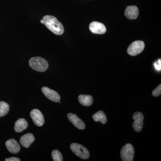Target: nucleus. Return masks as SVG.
<instances>
[{
	"label": "nucleus",
	"instance_id": "nucleus-1",
	"mask_svg": "<svg viewBox=\"0 0 161 161\" xmlns=\"http://www.w3.org/2000/svg\"><path fill=\"white\" fill-rule=\"evenodd\" d=\"M40 22L42 24H44L49 30L55 34L61 35L63 34L64 32L63 25L54 16H44Z\"/></svg>",
	"mask_w": 161,
	"mask_h": 161
},
{
	"label": "nucleus",
	"instance_id": "nucleus-2",
	"mask_svg": "<svg viewBox=\"0 0 161 161\" xmlns=\"http://www.w3.org/2000/svg\"><path fill=\"white\" fill-rule=\"evenodd\" d=\"M30 66L38 72H45L48 67V64L45 59L40 57L31 58L29 60Z\"/></svg>",
	"mask_w": 161,
	"mask_h": 161
},
{
	"label": "nucleus",
	"instance_id": "nucleus-3",
	"mask_svg": "<svg viewBox=\"0 0 161 161\" xmlns=\"http://www.w3.org/2000/svg\"><path fill=\"white\" fill-rule=\"evenodd\" d=\"M72 152L82 159L89 158L90 153L86 147L78 143H72L70 146Z\"/></svg>",
	"mask_w": 161,
	"mask_h": 161
},
{
	"label": "nucleus",
	"instance_id": "nucleus-4",
	"mask_svg": "<svg viewBox=\"0 0 161 161\" xmlns=\"http://www.w3.org/2000/svg\"><path fill=\"white\" fill-rule=\"evenodd\" d=\"M135 150L131 144H126L122 148L120 156L123 161H132L134 158Z\"/></svg>",
	"mask_w": 161,
	"mask_h": 161
},
{
	"label": "nucleus",
	"instance_id": "nucleus-5",
	"mask_svg": "<svg viewBox=\"0 0 161 161\" xmlns=\"http://www.w3.org/2000/svg\"><path fill=\"white\" fill-rule=\"evenodd\" d=\"M145 46L143 41L136 40L130 44L127 49V52L130 56H136L143 51Z\"/></svg>",
	"mask_w": 161,
	"mask_h": 161
},
{
	"label": "nucleus",
	"instance_id": "nucleus-6",
	"mask_svg": "<svg viewBox=\"0 0 161 161\" xmlns=\"http://www.w3.org/2000/svg\"><path fill=\"white\" fill-rule=\"evenodd\" d=\"M134 122L132 124L133 130L136 132H140L143 126L144 115L141 112H136L132 115Z\"/></svg>",
	"mask_w": 161,
	"mask_h": 161
},
{
	"label": "nucleus",
	"instance_id": "nucleus-7",
	"mask_svg": "<svg viewBox=\"0 0 161 161\" xmlns=\"http://www.w3.org/2000/svg\"><path fill=\"white\" fill-rule=\"evenodd\" d=\"M30 116L34 123L38 127L43 126L44 123V119L43 114L40 110L34 109L32 110L30 113Z\"/></svg>",
	"mask_w": 161,
	"mask_h": 161
},
{
	"label": "nucleus",
	"instance_id": "nucleus-8",
	"mask_svg": "<svg viewBox=\"0 0 161 161\" xmlns=\"http://www.w3.org/2000/svg\"><path fill=\"white\" fill-rule=\"evenodd\" d=\"M42 92L47 98L52 101L57 103L60 101V95L56 91L50 89L47 87L44 86L42 88Z\"/></svg>",
	"mask_w": 161,
	"mask_h": 161
},
{
	"label": "nucleus",
	"instance_id": "nucleus-9",
	"mask_svg": "<svg viewBox=\"0 0 161 161\" xmlns=\"http://www.w3.org/2000/svg\"><path fill=\"white\" fill-rule=\"evenodd\" d=\"M89 29L92 33L96 34H103L107 31L106 28L103 23L93 22L90 24Z\"/></svg>",
	"mask_w": 161,
	"mask_h": 161
},
{
	"label": "nucleus",
	"instance_id": "nucleus-10",
	"mask_svg": "<svg viewBox=\"0 0 161 161\" xmlns=\"http://www.w3.org/2000/svg\"><path fill=\"white\" fill-rule=\"evenodd\" d=\"M68 118L70 122H71L76 128L80 130H84L85 129V124L78 115L73 113H69L67 115Z\"/></svg>",
	"mask_w": 161,
	"mask_h": 161
},
{
	"label": "nucleus",
	"instance_id": "nucleus-11",
	"mask_svg": "<svg viewBox=\"0 0 161 161\" xmlns=\"http://www.w3.org/2000/svg\"><path fill=\"white\" fill-rule=\"evenodd\" d=\"M6 146L8 151L14 154L18 153L21 149L19 143L14 139H10L6 141Z\"/></svg>",
	"mask_w": 161,
	"mask_h": 161
},
{
	"label": "nucleus",
	"instance_id": "nucleus-12",
	"mask_svg": "<svg viewBox=\"0 0 161 161\" xmlns=\"http://www.w3.org/2000/svg\"><path fill=\"white\" fill-rule=\"evenodd\" d=\"M125 14L129 19H135L138 17V8L135 6H128L125 10Z\"/></svg>",
	"mask_w": 161,
	"mask_h": 161
},
{
	"label": "nucleus",
	"instance_id": "nucleus-13",
	"mask_svg": "<svg viewBox=\"0 0 161 161\" xmlns=\"http://www.w3.org/2000/svg\"><path fill=\"white\" fill-rule=\"evenodd\" d=\"M35 140L34 136L32 133H26L21 137L20 143L23 147L27 148L34 142Z\"/></svg>",
	"mask_w": 161,
	"mask_h": 161
},
{
	"label": "nucleus",
	"instance_id": "nucleus-14",
	"mask_svg": "<svg viewBox=\"0 0 161 161\" xmlns=\"http://www.w3.org/2000/svg\"><path fill=\"white\" fill-rule=\"evenodd\" d=\"M28 123L24 119H19L15 123L14 130L17 132H22L28 127Z\"/></svg>",
	"mask_w": 161,
	"mask_h": 161
},
{
	"label": "nucleus",
	"instance_id": "nucleus-15",
	"mask_svg": "<svg viewBox=\"0 0 161 161\" xmlns=\"http://www.w3.org/2000/svg\"><path fill=\"white\" fill-rule=\"evenodd\" d=\"M78 101L80 104L84 106L89 107L93 103V98L90 95H80L78 96Z\"/></svg>",
	"mask_w": 161,
	"mask_h": 161
},
{
	"label": "nucleus",
	"instance_id": "nucleus-16",
	"mask_svg": "<svg viewBox=\"0 0 161 161\" xmlns=\"http://www.w3.org/2000/svg\"><path fill=\"white\" fill-rule=\"evenodd\" d=\"M92 118L95 121H99L103 124H106L107 122L106 115L102 111H99L96 112L92 116Z\"/></svg>",
	"mask_w": 161,
	"mask_h": 161
},
{
	"label": "nucleus",
	"instance_id": "nucleus-17",
	"mask_svg": "<svg viewBox=\"0 0 161 161\" xmlns=\"http://www.w3.org/2000/svg\"><path fill=\"white\" fill-rule=\"evenodd\" d=\"M9 106L7 103L0 101V117L5 116L9 112Z\"/></svg>",
	"mask_w": 161,
	"mask_h": 161
},
{
	"label": "nucleus",
	"instance_id": "nucleus-18",
	"mask_svg": "<svg viewBox=\"0 0 161 161\" xmlns=\"http://www.w3.org/2000/svg\"><path fill=\"white\" fill-rule=\"evenodd\" d=\"M52 157L53 161H62L63 159V156L59 150H55L52 151Z\"/></svg>",
	"mask_w": 161,
	"mask_h": 161
},
{
	"label": "nucleus",
	"instance_id": "nucleus-19",
	"mask_svg": "<svg viewBox=\"0 0 161 161\" xmlns=\"http://www.w3.org/2000/svg\"><path fill=\"white\" fill-rule=\"evenodd\" d=\"M161 94V85L160 84L152 92L153 96L158 97Z\"/></svg>",
	"mask_w": 161,
	"mask_h": 161
},
{
	"label": "nucleus",
	"instance_id": "nucleus-20",
	"mask_svg": "<svg viewBox=\"0 0 161 161\" xmlns=\"http://www.w3.org/2000/svg\"><path fill=\"white\" fill-rule=\"evenodd\" d=\"M154 67H155L156 69L158 71L161 70V59L159 60L158 61L155 62L154 64Z\"/></svg>",
	"mask_w": 161,
	"mask_h": 161
},
{
	"label": "nucleus",
	"instance_id": "nucleus-21",
	"mask_svg": "<svg viewBox=\"0 0 161 161\" xmlns=\"http://www.w3.org/2000/svg\"><path fill=\"white\" fill-rule=\"evenodd\" d=\"M6 161H20V159L16 157H11L9 158H6L5 159Z\"/></svg>",
	"mask_w": 161,
	"mask_h": 161
}]
</instances>
